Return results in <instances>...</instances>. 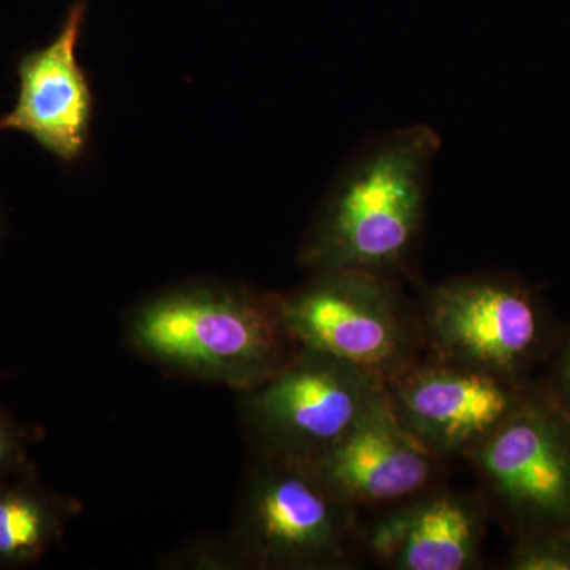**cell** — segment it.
Returning a JSON list of instances; mask_svg holds the SVG:
<instances>
[{
    "mask_svg": "<svg viewBox=\"0 0 570 570\" xmlns=\"http://www.w3.org/2000/svg\"><path fill=\"white\" fill-rule=\"evenodd\" d=\"M549 365L546 377L539 379L540 385L570 415V328L562 333Z\"/></svg>",
    "mask_w": 570,
    "mask_h": 570,
    "instance_id": "9a60e30c",
    "label": "cell"
},
{
    "mask_svg": "<svg viewBox=\"0 0 570 570\" xmlns=\"http://www.w3.org/2000/svg\"><path fill=\"white\" fill-rule=\"evenodd\" d=\"M439 149L441 138L425 124L363 142L318 205L299 265L309 275L363 269L397 281L412 277Z\"/></svg>",
    "mask_w": 570,
    "mask_h": 570,
    "instance_id": "6da1fadb",
    "label": "cell"
},
{
    "mask_svg": "<svg viewBox=\"0 0 570 570\" xmlns=\"http://www.w3.org/2000/svg\"><path fill=\"white\" fill-rule=\"evenodd\" d=\"M358 512H377L444 483L445 463L397 420L387 393L328 452L309 461Z\"/></svg>",
    "mask_w": 570,
    "mask_h": 570,
    "instance_id": "30bf717a",
    "label": "cell"
},
{
    "mask_svg": "<svg viewBox=\"0 0 570 570\" xmlns=\"http://www.w3.org/2000/svg\"><path fill=\"white\" fill-rule=\"evenodd\" d=\"M78 512L77 499L45 487L33 466L0 482V568L36 566Z\"/></svg>",
    "mask_w": 570,
    "mask_h": 570,
    "instance_id": "7c38bea8",
    "label": "cell"
},
{
    "mask_svg": "<svg viewBox=\"0 0 570 570\" xmlns=\"http://www.w3.org/2000/svg\"><path fill=\"white\" fill-rule=\"evenodd\" d=\"M535 379L517 381L425 354L385 381L409 433L444 461L466 460L527 400Z\"/></svg>",
    "mask_w": 570,
    "mask_h": 570,
    "instance_id": "ba28073f",
    "label": "cell"
},
{
    "mask_svg": "<svg viewBox=\"0 0 570 570\" xmlns=\"http://www.w3.org/2000/svg\"><path fill=\"white\" fill-rule=\"evenodd\" d=\"M466 461L510 538L570 530V415L539 381Z\"/></svg>",
    "mask_w": 570,
    "mask_h": 570,
    "instance_id": "8992f818",
    "label": "cell"
},
{
    "mask_svg": "<svg viewBox=\"0 0 570 570\" xmlns=\"http://www.w3.org/2000/svg\"><path fill=\"white\" fill-rule=\"evenodd\" d=\"M279 295L295 343L387 381L425 351L417 306L393 277L363 269L311 273Z\"/></svg>",
    "mask_w": 570,
    "mask_h": 570,
    "instance_id": "5b68a950",
    "label": "cell"
},
{
    "mask_svg": "<svg viewBox=\"0 0 570 570\" xmlns=\"http://www.w3.org/2000/svg\"><path fill=\"white\" fill-rule=\"evenodd\" d=\"M417 309L425 354L517 381H532L564 333L539 288L510 273L430 285Z\"/></svg>",
    "mask_w": 570,
    "mask_h": 570,
    "instance_id": "277c9868",
    "label": "cell"
},
{
    "mask_svg": "<svg viewBox=\"0 0 570 570\" xmlns=\"http://www.w3.org/2000/svg\"><path fill=\"white\" fill-rule=\"evenodd\" d=\"M245 569L352 570L362 513L309 461L254 452L228 535Z\"/></svg>",
    "mask_w": 570,
    "mask_h": 570,
    "instance_id": "3957f363",
    "label": "cell"
},
{
    "mask_svg": "<svg viewBox=\"0 0 570 570\" xmlns=\"http://www.w3.org/2000/svg\"><path fill=\"white\" fill-rule=\"evenodd\" d=\"M384 390V381L358 367L299 348L272 377L239 393V412L254 452L314 461L346 436Z\"/></svg>",
    "mask_w": 570,
    "mask_h": 570,
    "instance_id": "52a82bcc",
    "label": "cell"
},
{
    "mask_svg": "<svg viewBox=\"0 0 570 570\" xmlns=\"http://www.w3.org/2000/svg\"><path fill=\"white\" fill-rule=\"evenodd\" d=\"M28 450L29 436L24 428L0 404V482L33 466Z\"/></svg>",
    "mask_w": 570,
    "mask_h": 570,
    "instance_id": "5bb4252c",
    "label": "cell"
},
{
    "mask_svg": "<svg viewBox=\"0 0 570 570\" xmlns=\"http://www.w3.org/2000/svg\"><path fill=\"white\" fill-rule=\"evenodd\" d=\"M88 6L75 0L51 43L22 56L17 104L0 118V132L29 135L66 164L81 160L91 140L94 94L77 55Z\"/></svg>",
    "mask_w": 570,
    "mask_h": 570,
    "instance_id": "8fae6325",
    "label": "cell"
},
{
    "mask_svg": "<svg viewBox=\"0 0 570 570\" xmlns=\"http://www.w3.org/2000/svg\"><path fill=\"white\" fill-rule=\"evenodd\" d=\"M126 341L142 358L238 393L257 387L299 351L279 295L223 281H197L141 299Z\"/></svg>",
    "mask_w": 570,
    "mask_h": 570,
    "instance_id": "7a4b0ae2",
    "label": "cell"
},
{
    "mask_svg": "<svg viewBox=\"0 0 570 570\" xmlns=\"http://www.w3.org/2000/svg\"><path fill=\"white\" fill-rule=\"evenodd\" d=\"M490 517L480 491L441 483L362 520L363 550L390 570L479 569Z\"/></svg>",
    "mask_w": 570,
    "mask_h": 570,
    "instance_id": "9c48e42d",
    "label": "cell"
},
{
    "mask_svg": "<svg viewBox=\"0 0 570 570\" xmlns=\"http://www.w3.org/2000/svg\"><path fill=\"white\" fill-rule=\"evenodd\" d=\"M502 569L570 570V530L539 532L513 540Z\"/></svg>",
    "mask_w": 570,
    "mask_h": 570,
    "instance_id": "4fadbf2b",
    "label": "cell"
}]
</instances>
